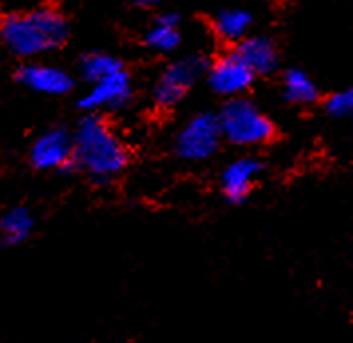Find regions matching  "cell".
<instances>
[{
	"label": "cell",
	"mask_w": 353,
	"mask_h": 343,
	"mask_svg": "<svg viewBox=\"0 0 353 343\" xmlns=\"http://www.w3.org/2000/svg\"><path fill=\"white\" fill-rule=\"evenodd\" d=\"M282 96L292 105H312L320 99V90L304 70L292 67L282 78Z\"/></svg>",
	"instance_id": "13"
},
{
	"label": "cell",
	"mask_w": 353,
	"mask_h": 343,
	"mask_svg": "<svg viewBox=\"0 0 353 343\" xmlns=\"http://www.w3.org/2000/svg\"><path fill=\"white\" fill-rule=\"evenodd\" d=\"M221 143H223V135H221L216 114L203 112V114L194 115L193 119L176 133L175 153L183 161L203 163L216 155Z\"/></svg>",
	"instance_id": "5"
},
{
	"label": "cell",
	"mask_w": 353,
	"mask_h": 343,
	"mask_svg": "<svg viewBox=\"0 0 353 343\" xmlns=\"http://www.w3.org/2000/svg\"><path fill=\"white\" fill-rule=\"evenodd\" d=\"M323 110L330 117H336V119L350 117L353 114V92L352 90H341V92L332 94L323 101Z\"/></svg>",
	"instance_id": "17"
},
{
	"label": "cell",
	"mask_w": 353,
	"mask_h": 343,
	"mask_svg": "<svg viewBox=\"0 0 353 343\" xmlns=\"http://www.w3.org/2000/svg\"><path fill=\"white\" fill-rule=\"evenodd\" d=\"M92 87L80 98V107L88 114H97V112H108V110H119L128 103L133 96V85L131 78L123 70L113 72L110 76L90 83Z\"/></svg>",
	"instance_id": "8"
},
{
	"label": "cell",
	"mask_w": 353,
	"mask_h": 343,
	"mask_svg": "<svg viewBox=\"0 0 353 343\" xmlns=\"http://www.w3.org/2000/svg\"><path fill=\"white\" fill-rule=\"evenodd\" d=\"M209 62L201 56H185L167 65L159 76L153 90V101L159 110H173L191 92L194 83L205 76Z\"/></svg>",
	"instance_id": "4"
},
{
	"label": "cell",
	"mask_w": 353,
	"mask_h": 343,
	"mask_svg": "<svg viewBox=\"0 0 353 343\" xmlns=\"http://www.w3.org/2000/svg\"><path fill=\"white\" fill-rule=\"evenodd\" d=\"M34 214L26 207H12L0 216V246L10 248L26 242L34 232Z\"/></svg>",
	"instance_id": "12"
},
{
	"label": "cell",
	"mask_w": 353,
	"mask_h": 343,
	"mask_svg": "<svg viewBox=\"0 0 353 343\" xmlns=\"http://www.w3.org/2000/svg\"><path fill=\"white\" fill-rule=\"evenodd\" d=\"M155 22H161V24H167V26H179L181 24V14L179 12H161L159 17L155 18Z\"/></svg>",
	"instance_id": "18"
},
{
	"label": "cell",
	"mask_w": 353,
	"mask_h": 343,
	"mask_svg": "<svg viewBox=\"0 0 353 343\" xmlns=\"http://www.w3.org/2000/svg\"><path fill=\"white\" fill-rule=\"evenodd\" d=\"M18 83L40 96L58 98L74 90V78L58 65L24 64L17 70Z\"/></svg>",
	"instance_id": "9"
},
{
	"label": "cell",
	"mask_w": 353,
	"mask_h": 343,
	"mask_svg": "<svg viewBox=\"0 0 353 343\" xmlns=\"http://www.w3.org/2000/svg\"><path fill=\"white\" fill-rule=\"evenodd\" d=\"M30 163L38 171L65 173L74 169L72 133L64 127L42 131L30 147Z\"/></svg>",
	"instance_id": "6"
},
{
	"label": "cell",
	"mask_w": 353,
	"mask_h": 343,
	"mask_svg": "<svg viewBox=\"0 0 353 343\" xmlns=\"http://www.w3.org/2000/svg\"><path fill=\"white\" fill-rule=\"evenodd\" d=\"M264 165L256 157H241L228 163L221 175V189L226 200L232 205H242L256 185Z\"/></svg>",
	"instance_id": "10"
},
{
	"label": "cell",
	"mask_w": 353,
	"mask_h": 343,
	"mask_svg": "<svg viewBox=\"0 0 353 343\" xmlns=\"http://www.w3.org/2000/svg\"><path fill=\"white\" fill-rule=\"evenodd\" d=\"M143 44L149 50L157 54H173L181 46V32L179 26H167L155 22L147 32H145Z\"/></svg>",
	"instance_id": "16"
},
{
	"label": "cell",
	"mask_w": 353,
	"mask_h": 343,
	"mask_svg": "<svg viewBox=\"0 0 353 343\" xmlns=\"http://www.w3.org/2000/svg\"><path fill=\"white\" fill-rule=\"evenodd\" d=\"M232 52L248 65L254 76H270L278 70L280 56L270 38L266 36H244L239 42H234Z\"/></svg>",
	"instance_id": "11"
},
{
	"label": "cell",
	"mask_w": 353,
	"mask_h": 343,
	"mask_svg": "<svg viewBox=\"0 0 353 343\" xmlns=\"http://www.w3.org/2000/svg\"><path fill=\"white\" fill-rule=\"evenodd\" d=\"M131 2L139 8H153V6H159L163 0H131Z\"/></svg>",
	"instance_id": "19"
},
{
	"label": "cell",
	"mask_w": 353,
	"mask_h": 343,
	"mask_svg": "<svg viewBox=\"0 0 353 343\" xmlns=\"http://www.w3.org/2000/svg\"><path fill=\"white\" fill-rule=\"evenodd\" d=\"M123 70V62L105 52H90L80 60V74L88 83H94L113 72Z\"/></svg>",
	"instance_id": "15"
},
{
	"label": "cell",
	"mask_w": 353,
	"mask_h": 343,
	"mask_svg": "<svg viewBox=\"0 0 353 343\" xmlns=\"http://www.w3.org/2000/svg\"><path fill=\"white\" fill-rule=\"evenodd\" d=\"M70 26L54 8L12 12L0 18V42L18 58H34L64 46Z\"/></svg>",
	"instance_id": "2"
},
{
	"label": "cell",
	"mask_w": 353,
	"mask_h": 343,
	"mask_svg": "<svg viewBox=\"0 0 353 343\" xmlns=\"http://www.w3.org/2000/svg\"><path fill=\"white\" fill-rule=\"evenodd\" d=\"M205 76L210 90L226 99L244 96L256 80L254 72L232 50L207 65Z\"/></svg>",
	"instance_id": "7"
},
{
	"label": "cell",
	"mask_w": 353,
	"mask_h": 343,
	"mask_svg": "<svg viewBox=\"0 0 353 343\" xmlns=\"http://www.w3.org/2000/svg\"><path fill=\"white\" fill-rule=\"evenodd\" d=\"M250 26H252V14L242 8H225L212 18V28L216 36L230 44L239 42L250 32Z\"/></svg>",
	"instance_id": "14"
},
{
	"label": "cell",
	"mask_w": 353,
	"mask_h": 343,
	"mask_svg": "<svg viewBox=\"0 0 353 343\" xmlns=\"http://www.w3.org/2000/svg\"><path fill=\"white\" fill-rule=\"evenodd\" d=\"M74 171L85 173L94 183H110L129 165V149L110 123L97 114H88L72 133Z\"/></svg>",
	"instance_id": "1"
},
{
	"label": "cell",
	"mask_w": 353,
	"mask_h": 343,
	"mask_svg": "<svg viewBox=\"0 0 353 343\" xmlns=\"http://www.w3.org/2000/svg\"><path fill=\"white\" fill-rule=\"evenodd\" d=\"M216 119L223 141L236 147H262L276 137L272 119L242 96L226 99Z\"/></svg>",
	"instance_id": "3"
}]
</instances>
